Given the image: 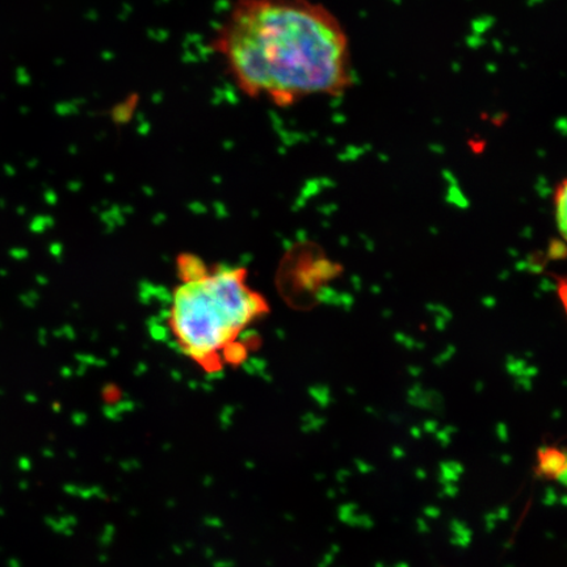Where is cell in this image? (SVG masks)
I'll return each mask as SVG.
<instances>
[{"label": "cell", "instance_id": "obj_10", "mask_svg": "<svg viewBox=\"0 0 567 567\" xmlns=\"http://www.w3.org/2000/svg\"><path fill=\"white\" fill-rule=\"evenodd\" d=\"M484 305H486L487 308H493L495 307V300L493 297H486V299H484Z\"/></svg>", "mask_w": 567, "mask_h": 567}, {"label": "cell", "instance_id": "obj_2", "mask_svg": "<svg viewBox=\"0 0 567 567\" xmlns=\"http://www.w3.org/2000/svg\"><path fill=\"white\" fill-rule=\"evenodd\" d=\"M267 303L247 284L244 268H223L182 281L168 309V329L183 354L216 373L247 358L246 332Z\"/></svg>", "mask_w": 567, "mask_h": 567}, {"label": "cell", "instance_id": "obj_4", "mask_svg": "<svg viewBox=\"0 0 567 567\" xmlns=\"http://www.w3.org/2000/svg\"><path fill=\"white\" fill-rule=\"evenodd\" d=\"M556 218L559 233L566 237V182L558 184L555 193Z\"/></svg>", "mask_w": 567, "mask_h": 567}, {"label": "cell", "instance_id": "obj_7", "mask_svg": "<svg viewBox=\"0 0 567 567\" xmlns=\"http://www.w3.org/2000/svg\"><path fill=\"white\" fill-rule=\"evenodd\" d=\"M542 288L544 290H547V292H549V290H555L556 289V284L551 282L549 280H544L543 284H542Z\"/></svg>", "mask_w": 567, "mask_h": 567}, {"label": "cell", "instance_id": "obj_6", "mask_svg": "<svg viewBox=\"0 0 567 567\" xmlns=\"http://www.w3.org/2000/svg\"><path fill=\"white\" fill-rule=\"evenodd\" d=\"M498 434L502 437V441H507V427L505 424L501 423L498 425Z\"/></svg>", "mask_w": 567, "mask_h": 567}, {"label": "cell", "instance_id": "obj_9", "mask_svg": "<svg viewBox=\"0 0 567 567\" xmlns=\"http://www.w3.org/2000/svg\"><path fill=\"white\" fill-rule=\"evenodd\" d=\"M527 268L529 269L530 272H536V274L543 272V266H538L537 264L536 265L532 264Z\"/></svg>", "mask_w": 567, "mask_h": 567}, {"label": "cell", "instance_id": "obj_5", "mask_svg": "<svg viewBox=\"0 0 567 567\" xmlns=\"http://www.w3.org/2000/svg\"><path fill=\"white\" fill-rule=\"evenodd\" d=\"M550 258L553 259H563L566 255V246L563 243L551 244L549 250Z\"/></svg>", "mask_w": 567, "mask_h": 567}, {"label": "cell", "instance_id": "obj_1", "mask_svg": "<svg viewBox=\"0 0 567 567\" xmlns=\"http://www.w3.org/2000/svg\"><path fill=\"white\" fill-rule=\"evenodd\" d=\"M212 47L245 95L281 109L353 83L349 35L313 0H236Z\"/></svg>", "mask_w": 567, "mask_h": 567}, {"label": "cell", "instance_id": "obj_3", "mask_svg": "<svg viewBox=\"0 0 567 567\" xmlns=\"http://www.w3.org/2000/svg\"><path fill=\"white\" fill-rule=\"evenodd\" d=\"M537 473L543 477L561 481L566 480V456L564 452L551 449L538 451Z\"/></svg>", "mask_w": 567, "mask_h": 567}, {"label": "cell", "instance_id": "obj_8", "mask_svg": "<svg viewBox=\"0 0 567 567\" xmlns=\"http://www.w3.org/2000/svg\"><path fill=\"white\" fill-rule=\"evenodd\" d=\"M424 429L427 432H435L437 431V423L434 421L427 422L424 424Z\"/></svg>", "mask_w": 567, "mask_h": 567}, {"label": "cell", "instance_id": "obj_11", "mask_svg": "<svg viewBox=\"0 0 567 567\" xmlns=\"http://www.w3.org/2000/svg\"><path fill=\"white\" fill-rule=\"evenodd\" d=\"M527 267H528V265L523 264V261H522V265H517V267H516V268H517V269H519V271H523V269H524V268H527Z\"/></svg>", "mask_w": 567, "mask_h": 567}]
</instances>
